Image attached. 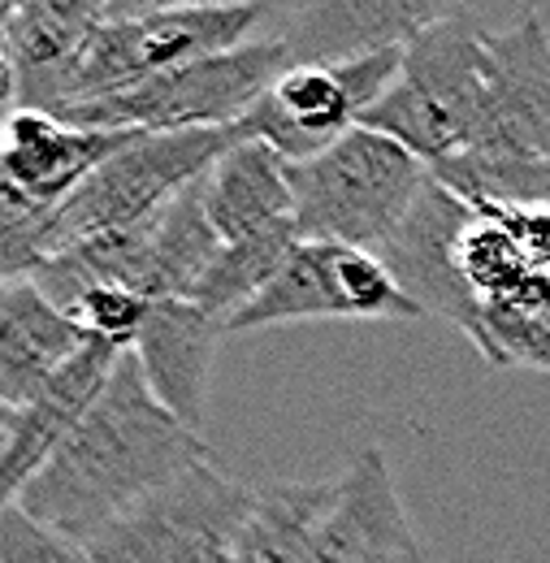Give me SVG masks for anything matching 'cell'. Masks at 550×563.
Returning a JSON list of instances; mask_svg holds the SVG:
<instances>
[{
	"mask_svg": "<svg viewBox=\"0 0 550 563\" xmlns=\"http://www.w3.org/2000/svg\"><path fill=\"white\" fill-rule=\"evenodd\" d=\"M208 460L205 438L152 395L135 352H122L82 421L18 494V507L44 529L87 547L122 511Z\"/></svg>",
	"mask_w": 550,
	"mask_h": 563,
	"instance_id": "obj_1",
	"label": "cell"
},
{
	"mask_svg": "<svg viewBox=\"0 0 550 563\" xmlns=\"http://www.w3.org/2000/svg\"><path fill=\"white\" fill-rule=\"evenodd\" d=\"M286 4H230V9H147L109 18L82 53L57 78H48L26 109L66 113L69 104L127 91L143 78L178 70L212 53H230L256 40V31L277 26Z\"/></svg>",
	"mask_w": 550,
	"mask_h": 563,
	"instance_id": "obj_2",
	"label": "cell"
},
{
	"mask_svg": "<svg viewBox=\"0 0 550 563\" xmlns=\"http://www.w3.org/2000/svg\"><path fill=\"white\" fill-rule=\"evenodd\" d=\"M429 187V165L404 143L369 126L346 131L326 152L290 165L299 239H330L364 252H386Z\"/></svg>",
	"mask_w": 550,
	"mask_h": 563,
	"instance_id": "obj_3",
	"label": "cell"
},
{
	"mask_svg": "<svg viewBox=\"0 0 550 563\" xmlns=\"http://www.w3.org/2000/svg\"><path fill=\"white\" fill-rule=\"evenodd\" d=\"M290 66V53L277 35L252 40L230 53H212L187 62L178 70L143 78L127 91H109L82 104H69L66 118L74 126L91 131H234L243 113L274 87V78Z\"/></svg>",
	"mask_w": 550,
	"mask_h": 563,
	"instance_id": "obj_4",
	"label": "cell"
},
{
	"mask_svg": "<svg viewBox=\"0 0 550 563\" xmlns=\"http://www.w3.org/2000/svg\"><path fill=\"white\" fill-rule=\"evenodd\" d=\"M256 498L261 486L208 460L105 525L87 542V555L96 563H230Z\"/></svg>",
	"mask_w": 550,
	"mask_h": 563,
	"instance_id": "obj_5",
	"label": "cell"
},
{
	"mask_svg": "<svg viewBox=\"0 0 550 563\" xmlns=\"http://www.w3.org/2000/svg\"><path fill=\"white\" fill-rule=\"evenodd\" d=\"M230 143H234V131H165V135L135 131L53 212L48 221L53 256L74 243H87L109 230H127L152 217L165 200L200 183Z\"/></svg>",
	"mask_w": 550,
	"mask_h": 563,
	"instance_id": "obj_6",
	"label": "cell"
},
{
	"mask_svg": "<svg viewBox=\"0 0 550 563\" xmlns=\"http://www.w3.org/2000/svg\"><path fill=\"white\" fill-rule=\"evenodd\" d=\"M425 317L404 286L386 269L377 252L330 243V239H299L265 282L230 321L226 334L274 330L295 321H413Z\"/></svg>",
	"mask_w": 550,
	"mask_h": 563,
	"instance_id": "obj_7",
	"label": "cell"
},
{
	"mask_svg": "<svg viewBox=\"0 0 550 563\" xmlns=\"http://www.w3.org/2000/svg\"><path fill=\"white\" fill-rule=\"evenodd\" d=\"M404 70V48L351 57V62H317L286 66L274 87L243 113L234 140H261L282 152L290 165L326 152L346 131L364 122V113L386 96V87Z\"/></svg>",
	"mask_w": 550,
	"mask_h": 563,
	"instance_id": "obj_8",
	"label": "cell"
},
{
	"mask_svg": "<svg viewBox=\"0 0 550 563\" xmlns=\"http://www.w3.org/2000/svg\"><path fill=\"white\" fill-rule=\"evenodd\" d=\"M308 563H429L382 446L360 451L308 529Z\"/></svg>",
	"mask_w": 550,
	"mask_h": 563,
	"instance_id": "obj_9",
	"label": "cell"
},
{
	"mask_svg": "<svg viewBox=\"0 0 550 563\" xmlns=\"http://www.w3.org/2000/svg\"><path fill=\"white\" fill-rule=\"evenodd\" d=\"M469 147L550 161V31L538 13L507 31H485L482 104Z\"/></svg>",
	"mask_w": 550,
	"mask_h": 563,
	"instance_id": "obj_10",
	"label": "cell"
},
{
	"mask_svg": "<svg viewBox=\"0 0 550 563\" xmlns=\"http://www.w3.org/2000/svg\"><path fill=\"white\" fill-rule=\"evenodd\" d=\"M469 0H286L277 40L290 66L351 62L386 48H408L425 31L460 18Z\"/></svg>",
	"mask_w": 550,
	"mask_h": 563,
	"instance_id": "obj_11",
	"label": "cell"
},
{
	"mask_svg": "<svg viewBox=\"0 0 550 563\" xmlns=\"http://www.w3.org/2000/svg\"><path fill=\"white\" fill-rule=\"evenodd\" d=\"M135 131H91L74 126L48 109L18 104L0 131V178L35 200L40 209H62Z\"/></svg>",
	"mask_w": 550,
	"mask_h": 563,
	"instance_id": "obj_12",
	"label": "cell"
},
{
	"mask_svg": "<svg viewBox=\"0 0 550 563\" xmlns=\"http://www.w3.org/2000/svg\"><path fill=\"white\" fill-rule=\"evenodd\" d=\"M226 339V321L208 317L191 299H152V312L131 347L152 395L196 433L205 424L212 360Z\"/></svg>",
	"mask_w": 550,
	"mask_h": 563,
	"instance_id": "obj_13",
	"label": "cell"
},
{
	"mask_svg": "<svg viewBox=\"0 0 550 563\" xmlns=\"http://www.w3.org/2000/svg\"><path fill=\"white\" fill-rule=\"evenodd\" d=\"M118 360H122L118 347L87 339V347L53 377V386L40 399H31L26 408H18V421H13L4 460H0V511L13 507L18 494L31 486V477L53 460V451L66 442L69 429L82 421L91 399L105 390Z\"/></svg>",
	"mask_w": 550,
	"mask_h": 563,
	"instance_id": "obj_14",
	"label": "cell"
},
{
	"mask_svg": "<svg viewBox=\"0 0 550 563\" xmlns=\"http://www.w3.org/2000/svg\"><path fill=\"white\" fill-rule=\"evenodd\" d=\"M87 347L82 325L35 282H9L0 299V399L26 408Z\"/></svg>",
	"mask_w": 550,
	"mask_h": 563,
	"instance_id": "obj_15",
	"label": "cell"
},
{
	"mask_svg": "<svg viewBox=\"0 0 550 563\" xmlns=\"http://www.w3.org/2000/svg\"><path fill=\"white\" fill-rule=\"evenodd\" d=\"M200 196L221 243L295 221L290 161L261 140H234L200 178Z\"/></svg>",
	"mask_w": 550,
	"mask_h": 563,
	"instance_id": "obj_16",
	"label": "cell"
},
{
	"mask_svg": "<svg viewBox=\"0 0 550 563\" xmlns=\"http://www.w3.org/2000/svg\"><path fill=\"white\" fill-rule=\"evenodd\" d=\"M105 22L109 0H22L0 22V44L22 78L18 104H26L48 78L66 70Z\"/></svg>",
	"mask_w": 550,
	"mask_h": 563,
	"instance_id": "obj_17",
	"label": "cell"
},
{
	"mask_svg": "<svg viewBox=\"0 0 550 563\" xmlns=\"http://www.w3.org/2000/svg\"><path fill=\"white\" fill-rule=\"evenodd\" d=\"M473 347L490 368L550 373V265H529L525 278L485 303Z\"/></svg>",
	"mask_w": 550,
	"mask_h": 563,
	"instance_id": "obj_18",
	"label": "cell"
},
{
	"mask_svg": "<svg viewBox=\"0 0 550 563\" xmlns=\"http://www.w3.org/2000/svg\"><path fill=\"white\" fill-rule=\"evenodd\" d=\"M295 243H299L295 221L274 225V230H261V234H248V239H239V243H221L217 261L208 265V274L196 282V290H191L187 299H191L196 308H205L208 317L230 321V317L282 269V261L290 256Z\"/></svg>",
	"mask_w": 550,
	"mask_h": 563,
	"instance_id": "obj_19",
	"label": "cell"
},
{
	"mask_svg": "<svg viewBox=\"0 0 550 563\" xmlns=\"http://www.w3.org/2000/svg\"><path fill=\"white\" fill-rule=\"evenodd\" d=\"M330 494V482L261 486L256 511L230 563H308V529Z\"/></svg>",
	"mask_w": 550,
	"mask_h": 563,
	"instance_id": "obj_20",
	"label": "cell"
},
{
	"mask_svg": "<svg viewBox=\"0 0 550 563\" xmlns=\"http://www.w3.org/2000/svg\"><path fill=\"white\" fill-rule=\"evenodd\" d=\"M48 221H53V209H40L35 200H26L0 178V286L31 282L40 274V265L53 256Z\"/></svg>",
	"mask_w": 550,
	"mask_h": 563,
	"instance_id": "obj_21",
	"label": "cell"
},
{
	"mask_svg": "<svg viewBox=\"0 0 550 563\" xmlns=\"http://www.w3.org/2000/svg\"><path fill=\"white\" fill-rule=\"evenodd\" d=\"M147 312H152V299H143L127 286H91L69 303V317L82 325V334L96 343H109L118 352L135 347Z\"/></svg>",
	"mask_w": 550,
	"mask_h": 563,
	"instance_id": "obj_22",
	"label": "cell"
},
{
	"mask_svg": "<svg viewBox=\"0 0 550 563\" xmlns=\"http://www.w3.org/2000/svg\"><path fill=\"white\" fill-rule=\"evenodd\" d=\"M0 563H96L82 542L31 520L18 503L0 511Z\"/></svg>",
	"mask_w": 550,
	"mask_h": 563,
	"instance_id": "obj_23",
	"label": "cell"
},
{
	"mask_svg": "<svg viewBox=\"0 0 550 563\" xmlns=\"http://www.w3.org/2000/svg\"><path fill=\"white\" fill-rule=\"evenodd\" d=\"M230 4H286V0H109V18L147 9H230Z\"/></svg>",
	"mask_w": 550,
	"mask_h": 563,
	"instance_id": "obj_24",
	"label": "cell"
},
{
	"mask_svg": "<svg viewBox=\"0 0 550 563\" xmlns=\"http://www.w3.org/2000/svg\"><path fill=\"white\" fill-rule=\"evenodd\" d=\"M18 100H22V78H18L13 57H9L4 44H0V118H9V113L18 109Z\"/></svg>",
	"mask_w": 550,
	"mask_h": 563,
	"instance_id": "obj_25",
	"label": "cell"
},
{
	"mask_svg": "<svg viewBox=\"0 0 550 563\" xmlns=\"http://www.w3.org/2000/svg\"><path fill=\"white\" fill-rule=\"evenodd\" d=\"M13 421H18V408H9L0 399V460H4V446H9V433H13Z\"/></svg>",
	"mask_w": 550,
	"mask_h": 563,
	"instance_id": "obj_26",
	"label": "cell"
},
{
	"mask_svg": "<svg viewBox=\"0 0 550 563\" xmlns=\"http://www.w3.org/2000/svg\"><path fill=\"white\" fill-rule=\"evenodd\" d=\"M18 4H22V0H0V22H4V18H9Z\"/></svg>",
	"mask_w": 550,
	"mask_h": 563,
	"instance_id": "obj_27",
	"label": "cell"
},
{
	"mask_svg": "<svg viewBox=\"0 0 550 563\" xmlns=\"http://www.w3.org/2000/svg\"><path fill=\"white\" fill-rule=\"evenodd\" d=\"M4 286H9V282H4ZM4 286H0V299H4Z\"/></svg>",
	"mask_w": 550,
	"mask_h": 563,
	"instance_id": "obj_28",
	"label": "cell"
}]
</instances>
